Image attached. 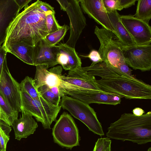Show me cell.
I'll return each mask as SVG.
<instances>
[{"label":"cell","instance_id":"cell-2","mask_svg":"<svg viewBox=\"0 0 151 151\" xmlns=\"http://www.w3.org/2000/svg\"><path fill=\"white\" fill-rule=\"evenodd\" d=\"M38 0L17 15L11 23L3 45L20 43L35 47L48 34L46 14L39 7Z\"/></svg>","mask_w":151,"mask_h":151},{"label":"cell","instance_id":"cell-22","mask_svg":"<svg viewBox=\"0 0 151 151\" xmlns=\"http://www.w3.org/2000/svg\"><path fill=\"white\" fill-rule=\"evenodd\" d=\"M0 109L1 119L10 126L17 119L19 113L14 110L8 103L0 92Z\"/></svg>","mask_w":151,"mask_h":151},{"label":"cell","instance_id":"cell-7","mask_svg":"<svg viewBox=\"0 0 151 151\" xmlns=\"http://www.w3.org/2000/svg\"><path fill=\"white\" fill-rule=\"evenodd\" d=\"M54 142L62 147L71 149L79 145V131L71 116L64 112L52 129Z\"/></svg>","mask_w":151,"mask_h":151},{"label":"cell","instance_id":"cell-17","mask_svg":"<svg viewBox=\"0 0 151 151\" xmlns=\"http://www.w3.org/2000/svg\"><path fill=\"white\" fill-rule=\"evenodd\" d=\"M19 12L15 0H0V47L5 42L9 28Z\"/></svg>","mask_w":151,"mask_h":151},{"label":"cell","instance_id":"cell-34","mask_svg":"<svg viewBox=\"0 0 151 151\" xmlns=\"http://www.w3.org/2000/svg\"><path fill=\"white\" fill-rule=\"evenodd\" d=\"M137 0H119L121 6L123 9L135 5Z\"/></svg>","mask_w":151,"mask_h":151},{"label":"cell","instance_id":"cell-35","mask_svg":"<svg viewBox=\"0 0 151 151\" xmlns=\"http://www.w3.org/2000/svg\"><path fill=\"white\" fill-rule=\"evenodd\" d=\"M19 8V11L24 7H25L28 5L31 0H15Z\"/></svg>","mask_w":151,"mask_h":151},{"label":"cell","instance_id":"cell-8","mask_svg":"<svg viewBox=\"0 0 151 151\" xmlns=\"http://www.w3.org/2000/svg\"><path fill=\"white\" fill-rule=\"evenodd\" d=\"M61 10L66 12L70 20V37L65 43L75 48L86 25V20L79 5L80 0H57Z\"/></svg>","mask_w":151,"mask_h":151},{"label":"cell","instance_id":"cell-38","mask_svg":"<svg viewBox=\"0 0 151 151\" xmlns=\"http://www.w3.org/2000/svg\"><path fill=\"white\" fill-rule=\"evenodd\" d=\"M147 151H151V147H149Z\"/></svg>","mask_w":151,"mask_h":151},{"label":"cell","instance_id":"cell-5","mask_svg":"<svg viewBox=\"0 0 151 151\" xmlns=\"http://www.w3.org/2000/svg\"><path fill=\"white\" fill-rule=\"evenodd\" d=\"M21 107L41 123L45 129H51L52 123L56 120L61 106H54L42 97L39 100L33 99L24 91H20Z\"/></svg>","mask_w":151,"mask_h":151},{"label":"cell","instance_id":"cell-37","mask_svg":"<svg viewBox=\"0 0 151 151\" xmlns=\"http://www.w3.org/2000/svg\"><path fill=\"white\" fill-rule=\"evenodd\" d=\"M0 151H2L0 141Z\"/></svg>","mask_w":151,"mask_h":151},{"label":"cell","instance_id":"cell-10","mask_svg":"<svg viewBox=\"0 0 151 151\" xmlns=\"http://www.w3.org/2000/svg\"><path fill=\"white\" fill-rule=\"evenodd\" d=\"M125 61L133 69L142 71L151 68V45L124 47L123 48Z\"/></svg>","mask_w":151,"mask_h":151},{"label":"cell","instance_id":"cell-30","mask_svg":"<svg viewBox=\"0 0 151 151\" xmlns=\"http://www.w3.org/2000/svg\"><path fill=\"white\" fill-rule=\"evenodd\" d=\"M103 4L106 11L108 13L114 11H121L122 9L119 0H103Z\"/></svg>","mask_w":151,"mask_h":151},{"label":"cell","instance_id":"cell-11","mask_svg":"<svg viewBox=\"0 0 151 151\" xmlns=\"http://www.w3.org/2000/svg\"><path fill=\"white\" fill-rule=\"evenodd\" d=\"M120 18L136 45L151 44V28L149 24L134 17L133 15H120Z\"/></svg>","mask_w":151,"mask_h":151},{"label":"cell","instance_id":"cell-25","mask_svg":"<svg viewBox=\"0 0 151 151\" xmlns=\"http://www.w3.org/2000/svg\"><path fill=\"white\" fill-rule=\"evenodd\" d=\"M37 89L42 97L46 101L55 106L59 105L61 97L55 95L50 90L48 87L44 85L38 87Z\"/></svg>","mask_w":151,"mask_h":151},{"label":"cell","instance_id":"cell-23","mask_svg":"<svg viewBox=\"0 0 151 151\" xmlns=\"http://www.w3.org/2000/svg\"><path fill=\"white\" fill-rule=\"evenodd\" d=\"M134 17L148 24L151 18V0H138Z\"/></svg>","mask_w":151,"mask_h":151},{"label":"cell","instance_id":"cell-1","mask_svg":"<svg viewBox=\"0 0 151 151\" xmlns=\"http://www.w3.org/2000/svg\"><path fill=\"white\" fill-rule=\"evenodd\" d=\"M89 75L101 78L96 84L101 91L128 99H151V86L124 73L108 63L102 62L82 67Z\"/></svg>","mask_w":151,"mask_h":151},{"label":"cell","instance_id":"cell-4","mask_svg":"<svg viewBox=\"0 0 151 151\" xmlns=\"http://www.w3.org/2000/svg\"><path fill=\"white\" fill-rule=\"evenodd\" d=\"M94 34L100 42L98 51L103 62L108 63L119 70L126 63L123 46L115 34L104 28L95 27Z\"/></svg>","mask_w":151,"mask_h":151},{"label":"cell","instance_id":"cell-14","mask_svg":"<svg viewBox=\"0 0 151 151\" xmlns=\"http://www.w3.org/2000/svg\"><path fill=\"white\" fill-rule=\"evenodd\" d=\"M82 11L103 28L116 34L108 13L104 7L103 0H80Z\"/></svg>","mask_w":151,"mask_h":151},{"label":"cell","instance_id":"cell-6","mask_svg":"<svg viewBox=\"0 0 151 151\" xmlns=\"http://www.w3.org/2000/svg\"><path fill=\"white\" fill-rule=\"evenodd\" d=\"M60 105L68 111L75 118L84 124L94 134L104 135L101 124L98 119L96 113L89 105L67 95L61 97Z\"/></svg>","mask_w":151,"mask_h":151},{"label":"cell","instance_id":"cell-32","mask_svg":"<svg viewBox=\"0 0 151 151\" xmlns=\"http://www.w3.org/2000/svg\"><path fill=\"white\" fill-rule=\"evenodd\" d=\"M7 52L5 47L3 45L0 47V78L4 65L7 62L6 55Z\"/></svg>","mask_w":151,"mask_h":151},{"label":"cell","instance_id":"cell-24","mask_svg":"<svg viewBox=\"0 0 151 151\" xmlns=\"http://www.w3.org/2000/svg\"><path fill=\"white\" fill-rule=\"evenodd\" d=\"M20 86L21 90L25 91L33 99L39 100L42 97L31 77L26 76L20 83Z\"/></svg>","mask_w":151,"mask_h":151},{"label":"cell","instance_id":"cell-9","mask_svg":"<svg viewBox=\"0 0 151 151\" xmlns=\"http://www.w3.org/2000/svg\"><path fill=\"white\" fill-rule=\"evenodd\" d=\"M20 91V83L11 75L6 62L0 78V92L9 105L18 113L21 112Z\"/></svg>","mask_w":151,"mask_h":151},{"label":"cell","instance_id":"cell-20","mask_svg":"<svg viewBox=\"0 0 151 151\" xmlns=\"http://www.w3.org/2000/svg\"><path fill=\"white\" fill-rule=\"evenodd\" d=\"M109 17L119 40L124 47L136 45L130 34L122 24L120 15L117 11L108 13Z\"/></svg>","mask_w":151,"mask_h":151},{"label":"cell","instance_id":"cell-28","mask_svg":"<svg viewBox=\"0 0 151 151\" xmlns=\"http://www.w3.org/2000/svg\"><path fill=\"white\" fill-rule=\"evenodd\" d=\"M55 14L52 13L46 15V22L48 34L54 32L61 27L56 20Z\"/></svg>","mask_w":151,"mask_h":151},{"label":"cell","instance_id":"cell-27","mask_svg":"<svg viewBox=\"0 0 151 151\" xmlns=\"http://www.w3.org/2000/svg\"><path fill=\"white\" fill-rule=\"evenodd\" d=\"M10 126L0 119V141L2 151H6V145L9 139Z\"/></svg>","mask_w":151,"mask_h":151},{"label":"cell","instance_id":"cell-36","mask_svg":"<svg viewBox=\"0 0 151 151\" xmlns=\"http://www.w3.org/2000/svg\"><path fill=\"white\" fill-rule=\"evenodd\" d=\"M133 114L137 116H140L145 113V111L139 107H136L132 110Z\"/></svg>","mask_w":151,"mask_h":151},{"label":"cell","instance_id":"cell-18","mask_svg":"<svg viewBox=\"0 0 151 151\" xmlns=\"http://www.w3.org/2000/svg\"><path fill=\"white\" fill-rule=\"evenodd\" d=\"M57 46V62L65 70H73L81 67V59L75 48L61 43H58Z\"/></svg>","mask_w":151,"mask_h":151},{"label":"cell","instance_id":"cell-13","mask_svg":"<svg viewBox=\"0 0 151 151\" xmlns=\"http://www.w3.org/2000/svg\"><path fill=\"white\" fill-rule=\"evenodd\" d=\"M36 67L35 74L33 80L37 88L44 85L49 88L58 87L63 95H65V90L63 82L60 78V76L62 75L61 66L53 67L49 70L46 65H39Z\"/></svg>","mask_w":151,"mask_h":151},{"label":"cell","instance_id":"cell-15","mask_svg":"<svg viewBox=\"0 0 151 151\" xmlns=\"http://www.w3.org/2000/svg\"><path fill=\"white\" fill-rule=\"evenodd\" d=\"M82 67L69 71L66 76L61 75L60 76V79L68 84L71 87L72 91H100L96 84L95 77L88 74L83 70Z\"/></svg>","mask_w":151,"mask_h":151},{"label":"cell","instance_id":"cell-21","mask_svg":"<svg viewBox=\"0 0 151 151\" xmlns=\"http://www.w3.org/2000/svg\"><path fill=\"white\" fill-rule=\"evenodd\" d=\"M4 47L7 52L13 54L24 62L33 65L34 47L16 43Z\"/></svg>","mask_w":151,"mask_h":151},{"label":"cell","instance_id":"cell-12","mask_svg":"<svg viewBox=\"0 0 151 151\" xmlns=\"http://www.w3.org/2000/svg\"><path fill=\"white\" fill-rule=\"evenodd\" d=\"M66 95L88 105L95 103L116 105L120 104L122 98L116 94L94 90L70 91Z\"/></svg>","mask_w":151,"mask_h":151},{"label":"cell","instance_id":"cell-29","mask_svg":"<svg viewBox=\"0 0 151 151\" xmlns=\"http://www.w3.org/2000/svg\"><path fill=\"white\" fill-rule=\"evenodd\" d=\"M111 140L106 137L99 138L93 151H111Z\"/></svg>","mask_w":151,"mask_h":151},{"label":"cell","instance_id":"cell-19","mask_svg":"<svg viewBox=\"0 0 151 151\" xmlns=\"http://www.w3.org/2000/svg\"><path fill=\"white\" fill-rule=\"evenodd\" d=\"M22 116L15 120L12 126L15 139L18 140L33 134L38 127L37 123L32 116L21 108Z\"/></svg>","mask_w":151,"mask_h":151},{"label":"cell","instance_id":"cell-26","mask_svg":"<svg viewBox=\"0 0 151 151\" xmlns=\"http://www.w3.org/2000/svg\"><path fill=\"white\" fill-rule=\"evenodd\" d=\"M69 29L68 26L64 24L58 30L48 34L44 39L51 45H55L63 39Z\"/></svg>","mask_w":151,"mask_h":151},{"label":"cell","instance_id":"cell-3","mask_svg":"<svg viewBox=\"0 0 151 151\" xmlns=\"http://www.w3.org/2000/svg\"><path fill=\"white\" fill-rule=\"evenodd\" d=\"M107 137L139 145L151 142V112L140 116L124 113L108 128Z\"/></svg>","mask_w":151,"mask_h":151},{"label":"cell","instance_id":"cell-16","mask_svg":"<svg viewBox=\"0 0 151 151\" xmlns=\"http://www.w3.org/2000/svg\"><path fill=\"white\" fill-rule=\"evenodd\" d=\"M58 51L57 45H51L44 38L40 40L34 47L33 65H45L49 68L58 64Z\"/></svg>","mask_w":151,"mask_h":151},{"label":"cell","instance_id":"cell-31","mask_svg":"<svg viewBox=\"0 0 151 151\" xmlns=\"http://www.w3.org/2000/svg\"><path fill=\"white\" fill-rule=\"evenodd\" d=\"M83 57L88 58L92 61L90 66H93L96 64L103 62L98 51L93 50H92L87 55H81Z\"/></svg>","mask_w":151,"mask_h":151},{"label":"cell","instance_id":"cell-33","mask_svg":"<svg viewBox=\"0 0 151 151\" xmlns=\"http://www.w3.org/2000/svg\"><path fill=\"white\" fill-rule=\"evenodd\" d=\"M39 7L46 15L52 13L55 14L54 8L46 2L39 0Z\"/></svg>","mask_w":151,"mask_h":151}]
</instances>
